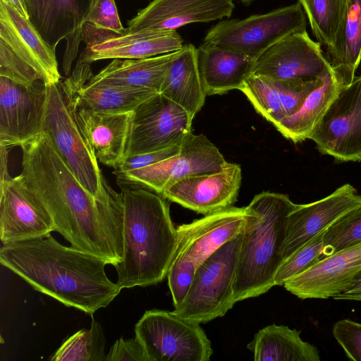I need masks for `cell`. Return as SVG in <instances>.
Segmentation results:
<instances>
[{"mask_svg":"<svg viewBox=\"0 0 361 361\" xmlns=\"http://www.w3.org/2000/svg\"><path fill=\"white\" fill-rule=\"evenodd\" d=\"M20 189L51 216L55 231L73 248L116 266L123 253L121 193L106 183L94 197L81 185L43 132L22 144Z\"/></svg>","mask_w":361,"mask_h":361,"instance_id":"6da1fadb","label":"cell"},{"mask_svg":"<svg viewBox=\"0 0 361 361\" xmlns=\"http://www.w3.org/2000/svg\"><path fill=\"white\" fill-rule=\"evenodd\" d=\"M0 262L35 290L91 315L121 290L107 277L104 259L64 246L51 233L3 244Z\"/></svg>","mask_w":361,"mask_h":361,"instance_id":"7a4b0ae2","label":"cell"},{"mask_svg":"<svg viewBox=\"0 0 361 361\" xmlns=\"http://www.w3.org/2000/svg\"><path fill=\"white\" fill-rule=\"evenodd\" d=\"M123 253L115 267L122 288L147 286L166 276L176 244L177 230L169 207L159 194L144 188H123Z\"/></svg>","mask_w":361,"mask_h":361,"instance_id":"3957f363","label":"cell"},{"mask_svg":"<svg viewBox=\"0 0 361 361\" xmlns=\"http://www.w3.org/2000/svg\"><path fill=\"white\" fill-rule=\"evenodd\" d=\"M287 195L262 192L248 207L253 215L244 228L233 283L235 302L257 297L274 286L283 261L287 217L295 207Z\"/></svg>","mask_w":361,"mask_h":361,"instance_id":"277c9868","label":"cell"},{"mask_svg":"<svg viewBox=\"0 0 361 361\" xmlns=\"http://www.w3.org/2000/svg\"><path fill=\"white\" fill-rule=\"evenodd\" d=\"M253 214L248 206H232L176 228L177 244L166 276L174 307L185 298L196 269L240 233Z\"/></svg>","mask_w":361,"mask_h":361,"instance_id":"5b68a950","label":"cell"},{"mask_svg":"<svg viewBox=\"0 0 361 361\" xmlns=\"http://www.w3.org/2000/svg\"><path fill=\"white\" fill-rule=\"evenodd\" d=\"M47 85L42 132L85 190L99 197L107 183L75 121L71 87L67 80Z\"/></svg>","mask_w":361,"mask_h":361,"instance_id":"8992f818","label":"cell"},{"mask_svg":"<svg viewBox=\"0 0 361 361\" xmlns=\"http://www.w3.org/2000/svg\"><path fill=\"white\" fill-rule=\"evenodd\" d=\"M244 229L219 247L196 269L187 293L173 310L199 324L224 317L236 303L233 283Z\"/></svg>","mask_w":361,"mask_h":361,"instance_id":"52a82bcc","label":"cell"},{"mask_svg":"<svg viewBox=\"0 0 361 361\" xmlns=\"http://www.w3.org/2000/svg\"><path fill=\"white\" fill-rule=\"evenodd\" d=\"M306 25L305 13L298 2L243 20H221L208 30L204 42L257 60L281 39L293 32L306 30Z\"/></svg>","mask_w":361,"mask_h":361,"instance_id":"ba28073f","label":"cell"},{"mask_svg":"<svg viewBox=\"0 0 361 361\" xmlns=\"http://www.w3.org/2000/svg\"><path fill=\"white\" fill-rule=\"evenodd\" d=\"M149 361H209L212 343L200 324L176 313L146 311L135 326Z\"/></svg>","mask_w":361,"mask_h":361,"instance_id":"9c48e42d","label":"cell"},{"mask_svg":"<svg viewBox=\"0 0 361 361\" xmlns=\"http://www.w3.org/2000/svg\"><path fill=\"white\" fill-rule=\"evenodd\" d=\"M226 162L204 135L190 133L176 155L115 176L121 189L144 188L161 195L166 188L183 178L219 171Z\"/></svg>","mask_w":361,"mask_h":361,"instance_id":"30bf717a","label":"cell"},{"mask_svg":"<svg viewBox=\"0 0 361 361\" xmlns=\"http://www.w3.org/2000/svg\"><path fill=\"white\" fill-rule=\"evenodd\" d=\"M193 118L160 92L141 103L133 112L125 157L181 145L192 133Z\"/></svg>","mask_w":361,"mask_h":361,"instance_id":"8fae6325","label":"cell"},{"mask_svg":"<svg viewBox=\"0 0 361 361\" xmlns=\"http://www.w3.org/2000/svg\"><path fill=\"white\" fill-rule=\"evenodd\" d=\"M309 139L338 161L361 162V75L341 86Z\"/></svg>","mask_w":361,"mask_h":361,"instance_id":"7c38bea8","label":"cell"},{"mask_svg":"<svg viewBox=\"0 0 361 361\" xmlns=\"http://www.w3.org/2000/svg\"><path fill=\"white\" fill-rule=\"evenodd\" d=\"M47 85L25 86L0 76V145L20 146L42 132Z\"/></svg>","mask_w":361,"mask_h":361,"instance_id":"4fadbf2b","label":"cell"},{"mask_svg":"<svg viewBox=\"0 0 361 361\" xmlns=\"http://www.w3.org/2000/svg\"><path fill=\"white\" fill-rule=\"evenodd\" d=\"M94 1L25 0L29 20L54 52L59 43L66 39L63 63L66 75L78 55L82 27Z\"/></svg>","mask_w":361,"mask_h":361,"instance_id":"5bb4252c","label":"cell"},{"mask_svg":"<svg viewBox=\"0 0 361 361\" xmlns=\"http://www.w3.org/2000/svg\"><path fill=\"white\" fill-rule=\"evenodd\" d=\"M332 70L319 42L313 41L306 30L281 39L256 61L253 74L275 80H311Z\"/></svg>","mask_w":361,"mask_h":361,"instance_id":"9a60e30c","label":"cell"},{"mask_svg":"<svg viewBox=\"0 0 361 361\" xmlns=\"http://www.w3.org/2000/svg\"><path fill=\"white\" fill-rule=\"evenodd\" d=\"M360 207L361 195L348 183L317 201L296 204L287 217L283 260L332 224Z\"/></svg>","mask_w":361,"mask_h":361,"instance_id":"2e32d148","label":"cell"},{"mask_svg":"<svg viewBox=\"0 0 361 361\" xmlns=\"http://www.w3.org/2000/svg\"><path fill=\"white\" fill-rule=\"evenodd\" d=\"M240 183V165L226 162L221 171L180 180L164 190L160 195L207 215L232 207L237 200Z\"/></svg>","mask_w":361,"mask_h":361,"instance_id":"e0dca14e","label":"cell"},{"mask_svg":"<svg viewBox=\"0 0 361 361\" xmlns=\"http://www.w3.org/2000/svg\"><path fill=\"white\" fill-rule=\"evenodd\" d=\"M361 271V242L319 260L283 286L300 299H328L346 290Z\"/></svg>","mask_w":361,"mask_h":361,"instance_id":"ac0fdd59","label":"cell"},{"mask_svg":"<svg viewBox=\"0 0 361 361\" xmlns=\"http://www.w3.org/2000/svg\"><path fill=\"white\" fill-rule=\"evenodd\" d=\"M233 0H153L128 21V32L176 30L187 24L229 18Z\"/></svg>","mask_w":361,"mask_h":361,"instance_id":"d6986e66","label":"cell"},{"mask_svg":"<svg viewBox=\"0 0 361 361\" xmlns=\"http://www.w3.org/2000/svg\"><path fill=\"white\" fill-rule=\"evenodd\" d=\"M74 116L97 161L114 169L125 157L133 112L92 111L78 102L73 87Z\"/></svg>","mask_w":361,"mask_h":361,"instance_id":"ffe728a7","label":"cell"},{"mask_svg":"<svg viewBox=\"0 0 361 361\" xmlns=\"http://www.w3.org/2000/svg\"><path fill=\"white\" fill-rule=\"evenodd\" d=\"M0 39L32 67L45 84L60 82L55 52L31 22L0 0Z\"/></svg>","mask_w":361,"mask_h":361,"instance_id":"44dd1931","label":"cell"},{"mask_svg":"<svg viewBox=\"0 0 361 361\" xmlns=\"http://www.w3.org/2000/svg\"><path fill=\"white\" fill-rule=\"evenodd\" d=\"M55 231L49 214L13 180L0 188V238L3 244L43 237Z\"/></svg>","mask_w":361,"mask_h":361,"instance_id":"7402d4cb","label":"cell"},{"mask_svg":"<svg viewBox=\"0 0 361 361\" xmlns=\"http://www.w3.org/2000/svg\"><path fill=\"white\" fill-rule=\"evenodd\" d=\"M183 39L176 30L128 32L90 47L78 61L90 63L103 59H140L172 53L183 48Z\"/></svg>","mask_w":361,"mask_h":361,"instance_id":"603a6c76","label":"cell"},{"mask_svg":"<svg viewBox=\"0 0 361 361\" xmlns=\"http://www.w3.org/2000/svg\"><path fill=\"white\" fill-rule=\"evenodd\" d=\"M200 76L207 95L240 90L253 73L255 59L219 46L204 42L197 49Z\"/></svg>","mask_w":361,"mask_h":361,"instance_id":"cb8c5ba5","label":"cell"},{"mask_svg":"<svg viewBox=\"0 0 361 361\" xmlns=\"http://www.w3.org/2000/svg\"><path fill=\"white\" fill-rule=\"evenodd\" d=\"M90 63L78 61L68 78L78 102L100 112H133L144 101L157 93L147 88L89 85L92 76Z\"/></svg>","mask_w":361,"mask_h":361,"instance_id":"d4e9b609","label":"cell"},{"mask_svg":"<svg viewBox=\"0 0 361 361\" xmlns=\"http://www.w3.org/2000/svg\"><path fill=\"white\" fill-rule=\"evenodd\" d=\"M160 93L180 105L192 118L203 106L207 95L200 76L197 49L185 44L171 62Z\"/></svg>","mask_w":361,"mask_h":361,"instance_id":"484cf974","label":"cell"},{"mask_svg":"<svg viewBox=\"0 0 361 361\" xmlns=\"http://www.w3.org/2000/svg\"><path fill=\"white\" fill-rule=\"evenodd\" d=\"M177 52L140 59H114L92 75L87 84L147 88L159 92Z\"/></svg>","mask_w":361,"mask_h":361,"instance_id":"4316f807","label":"cell"},{"mask_svg":"<svg viewBox=\"0 0 361 361\" xmlns=\"http://www.w3.org/2000/svg\"><path fill=\"white\" fill-rule=\"evenodd\" d=\"M329 61L341 86L352 82L361 61V0H347Z\"/></svg>","mask_w":361,"mask_h":361,"instance_id":"83f0119b","label":"cell"},{"mask_svg":"<svg viewBox=\"0 0 361 361\" xmlns=\"http://www.w3.org/2000/svg\"><path fill=\"white\" fill-rule=\"evenodd\" d=\"M247 348L255 361H319L318 349L304 341L300 331L271 324L257 331Z\"/></svg>","mask_w":361,"mask_h":361,"instance_id":"f1b7e54d","label":"cell"},{"mask_svg":"<svg viewBox=\"0 0 361 361\" xmlns=\"http://www.w3.org/2000/svg\"><path fill=\"white\" fill-rule=\"evenodd\" d=\"M340 87L333 71H327L324 75L322 84L310 93L298 111L283 118L274 125L275 128L283 137L294 143L309 139Z\"/></svg>","mask_w":361,"mask_h":361,"instance_id":"f546056e","label":"cell"},{"mask_svg":"<svg viewBox=\"0 0 361 361\" xmlns=\"http://www.w3.org/2000/svg\"><path fill=\"white\" fill-rule=\"evenodd\" d=\"M106 338L102 326L92 319L90 329H82L63 341L49 358L51 361H102Z\"/></svg>","mask_w":361,"mask_h":361,"instance_id":"4dcf8cb0","label":"cell"},{"mask_svg":"<svg viewBox=\"0 0 361 361\" xmlns=\"http://www.w3.org/2000/svg\"><path fill=\"white\" fill-rule=\"evenodd\" d=\"M347 0H298L320 44L332 47Z\"/></svg>","mask_w":361,"mask_h":361,"instance_id":"1f68e13d","label":"cell"},{"mask_svg":"<svg viewBox=\"0 0 361 361\" xmlns=\"http://www.w3.org/2000/svg\"><path fill=\"white\" fill-rule=\"evenodd\" d=\"M126 32L114 0H94L82 27L81 42L90 47Z\"/></svg>","mask_w":361,"mask_h":361,"instance_id":"d6a6232c","label":"cell"},{"mask_svg":"<svg viewBox=\"0 0 361 361\" xmlns=\"http://www.w3.org/2000/svg\"><path fill=\"white\" fill-rule=\"evenodd\" d=\"M240 90L255 110L274 126L286 117L272 79L252 73Z\"/></svg>","mask_w":361,"mask_h":361,"instance_id":"836d02e7","label":"cell"},{"mask_svg":"<svg viewBox=\"0 0 361 361\" xmlns=\"http://www.w3.org/2000/svg\"><path fill=\"white\" fill-rule=\"evenodd\" d=\"M324 242L322 259L361 242V207L328 227L325 230Z\"/></svg>","mask_w":361,"mask_h":361,"instance_id":"e575fe53","label":"cell"},{"mask_svg":"<svg viewBox=\"0 0 361 361\" xmlns=\"http://www.w3.org/2000/svg\"><path fill=\"white\" fill-rule=\"evenodd\" d=\"M325 230L284 259L274 277L275 286H283L289 279L305 271L322 259Z\"/></svg>","mask_w":361,"mask_h":361,"instance_id":"d590c367","label":"cell"},{"mask_svg":"<svg viewBox=\"0 0 361 361\" xmlns=\"http://www.w3.org/2000/svg\"><path fill=\"white\" fill-rule=\"evenodd\" d=\"M324 75L311 80H275L272 79L278 91L286 117L291 116L298 111L310 93L322 84Z\"/></svg>","mask_w":361,"mask_h":361,"instance_id":"8d00e7d4","label":"cell"},{"mask_svg":"<svg viewBox=\"0 0 361 361\" xmlns=\"http://www.w3.org/2000/svg\"><path fill=\"white\" fill-rule=\"evenodd\" d=\"M0 76L25 86L42 81L40 75L2 39H0Z\"/></svg>","mask_w":361,"mask_h":361,"instance_id":"74e56055","label":"cell"},{"mask_svg":"<svg viewBox=\"0 0 361 361\" xmlns=\"http://www.w3.org/2000/svg\"><path fill=\"white\" fill-rule=\"evenodd\" d=\"M333 336L350 360L361 361V324L349 319L336 322Z\"/></svg>","mask_w":361,"mask_h":361,"instance_id":"f35d334b","label":"cell"},{"mask_svg":"<svg viewBox=\"0 0 361 361\" xmlns=\"http://www.w3.org/2000/svg\"><path fill=\"white\" fill-rule=\"evenodd\" d=\"M181 145H173L151 152L125 157L122 162L114 169V174L136 170L161 161L178 154L180 150Z\"/></svg>","mask_w":361,"mask_h":361,"instance_id":"ab89813d","label":"cell"},{"mask_svg":"<svg viewBox=\"0 0 361 361\" xmlns=\"http://www.w3.org/2000/svg\"><path fill=\"white\" fill-rule=\"evenodd\" d=\"M104 361H149V358L137 336L129 339L121 337L111 347Z\"/></svg>","mask_w":361,"mask_h":361,"instance_id":"60d3db41","label":"cell"},{"mask_svg":"<svg viewBox=\"0 0 361 361\" xmlns=\"http://www.w3.org/2000/svg\"><path fill=\"white\" fill-rule=\"evenodd\" d=\"M332 298L336 300L361 301V271L346 290L334 295Z\"/></svg>","mask_w":361,"mask_h":361,"instance_id":"b9f144b4","label":"cell"},{"mask_svg":"<svg viewBox=\"0 0 361 361\" xmlns=\"http://www.w3.org/2000/svg\"><path fill=\"white\" fill-rule=\"evenodd\" d=\"M1 148V166H0V188L4 187L11 179L8 170V149L7 147L0 145Z\"/></svg>","mask_w":361,"mask_h":361,"instance_id":"7bdbcfd3","label":"cell"},{"mask_svg":"<svg viewBox=\"0 0 361 361\" xmlns=\"http://www.w3.org/2000/svg\"><path fill=\"white\" fill-rule=\"evenodd\" d=\"M15 8L20 14L29 20L25 0H1Z\"/></svg>","mask_w":361,"mask_h":361,"instance_id":"ee69618b","label":"cell"},{"mask_svg":"<svg viewBox=\"0 0 361 361\" xmlns=\"http://www.w3.org/2000/svg\"><path fill=\"white\" fill-rule=\"evenodd\" d=\"M250 1V3H251L253 0H249Z\"/></svg>","mask_w":361,"mask_h":361,"instance_id":"f6af8a7d","label":"cell"}]
</instances>
